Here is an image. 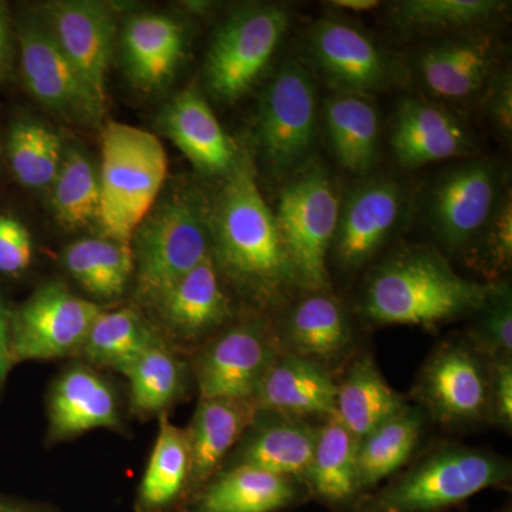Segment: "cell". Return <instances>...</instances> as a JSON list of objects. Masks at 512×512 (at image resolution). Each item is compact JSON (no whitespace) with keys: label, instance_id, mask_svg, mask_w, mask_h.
<instances>
[{"label":"cell","instance_id":"6da1fadb","mask_svg":"<svg viewBox=\"0 0 512 512\" xmlns=\"http://www.w3.org/2000/svg\"><path fill=\"white\" fill-rule=\"evenodd\" d=\"M210 215L212 256L218 271L262 303L278 301L299 284L275 214L245 157L227 175Z\"/></svg>","mask_w":512,"mask_h":512},{"label":"cell","instance_id":"7a4b0ae2","mask_svg":"<svg viewBox=\"0 0 512 512\" xmlns=\"http://www.w3.org/2000/svg\"><path fill=\"white\" fill-rule=\"evenodd\" d=\"M493 286L458 275L433 249H406L377 266L362 309L380 325L427 328L480 311Z\"/></svg>","mask_w":512,"mask_h":512},{"label":"cell","instance_id":"3957f363","mask_svg":"<svg viewBox=\"0 0 512 512\" xmlns=\"http://www.w3.org/2000/svg\"><path fill=\"white\" fill-rule=\"evenodd\" d=\"M168 174L156 134L111 121L101 133L99 227L104 237L131 244L153 211Z\"/></svg>","mask_w":512,"mask_h":512},{"label":"cell","instance_id":"277c9868","mask_svg":"<svg viewBox=\"0 0 512 512\" xmlns=\"http://www.w3.org/2000/svg\"><path fill=\"white\" fill-rule=\"evenodd\" d=\"M138 299L156 308L165 293L212 254L210 214L177 192L153 208L131 239Z\"/></svg>","mask_w":512,"mask_h":512},{"label":"cell","instance_id":"5b68a950","mask_svg":"<svg viewBox=\"0 0 512 512\" xmlns=\"http://www.w3.org/2000/svg\"><path fill=\"white\" fill-rule=\"evenodd\" d=\"M510 477L511 466L504 458L450 447L424 458L357 512H440L507 483Z\"/></svg>","mask_w":512,"mask_h":512},{"label":"cell","instance_id":"8992f818","mask_svg":"<svg viewBox=\"0 0 512 512\" xmlns=\"http://www.w3.org/2000/svg\"><path fill=\"white\" fill-rule=\"evenodd\" d=\"M339 211L335 185L322 164L305 165L282 188L276 224L299 284L313 292H325L329 286L326 261Z\"/></svg>","mask_w":512,"mask_h":512},{"label":"cell","instance_id":"52a82bcc","mask_svg":"<svg viewBox=\"0 0 512 512\" xmlns=\"http://www.w3.org/2000/svg\"><path fill=\"white\" fill-rule=\"evenodd\" d=\"M288 23L289 13L279 5H251L228 16L205 60L212 96L227 103L241 99L271 62Z\"/></svg>","mask_w":512,"mask_h":512},{"label":"cell","instance_id":"ba28073f","mask_svg":"<svg viewBox=\"0 0 512 512\" xmlns=\"http://www.w3.org/2000/svg\"><path fill=\"white\" fill-rule=\"evenodd\" d=\"M258 141L278 173L298 171L318 134V96L311 73L288 60L266 84L258 116Z\"/></svg>","mask_w":512,"mask_h":512},{"label":"cell","instance_id":"9c48e42d","mask_svg":"<svg viewBox=\"0 0 512 512\" xmlns=\"http://www.w3.org/2000/svg\"><path fill=\"white\" fill-rule=\"evenodd\" d=\"M104 306L70 292L60 282L37 289L10 316V362L49 360L79 352Z\"/></svg>","mask_w":512,"mask_h":512},{"label":"cell","instance_id":"30bf717a","mask_svg":"<svg viewBox=\"0 0 512 512\" xmlns=\"http://www.w3.org/2000/svg\"><path fill=\"white\" fill-rule=\"evenodd\" d=\"M495 161L471 160L441 175L429 197V224L450 251L477 244L505 194Z\"/></svg>","mask_w":512,"mask_h":512},{"label":"cell","instance_id":"8fae6325","mask_svg":"<svg viewBox=\"0 0 512 512\" xmlns=\"http://www.w3.org/2000/svg\"><path fill=\"white\" fill-rule=\"evenodd\" d=\"M16 40L23 80L37 101L70 121L93 123L103 116L104 107L63 52L45 19L20 20Z\"/></svg>","mask_w":512,"mask_h":512},{"label":"cell","instance_id":"7c38bea8","mask_svg":"<svg viewBox=\"0 0 512 512\" xmlns=\"http://www.w3.org/2000/svg\"><path fill=\"white\" fill-rule=\"evenodd\" d=\"M403 187L390 178H372L353 187L340 202L332 248L346 271L362 268L389 241L404 211Z\"/></svg>","mask_w":512,"mask_h":512},{"label":"cell","instance_id":"4fadbf2b","mask_svg":"<svg viewBox=\"0 0 512 512\" xmlns=\"http://www.w3.org/2000/svg\"><path fill=\"white\" fill-rule=\"evenodd\" d=\"M419 396L431 416L441 423H474L488 416L490 372L477 350L448 343L424 366Z\"/></svg>","mask_w":512,"mask_h":512},{"label":"cell","instance_id":"5bb4252c","mask_svg":"<svg viewBox=\"0 0 512 512\" xmlns=\"http://www.w3.org/2000/svg\"><path fill=\"white\" fill-rule=\"evenodd\" d=\"M278 355L264 323H239L205 350L197 367L200 399L255 400Z\"/></svg>","mask_w":512,"mask_h":512},{"label":"cell","instance_id":"9a60e30c","mask_svg":"<svg viewBox=\"0 0 512 512\" xmlns=\"http://www.w3.org/2000/svg\"><path fill=\"white\" fill-rule=\"evenodd\" d=\"M43 19L90 92L106 109L107 74L117 32L113 8L93 0H64L46 6Z\"/></svg>","mask_w":512,"mask_h":512},{"label":"cell","instance_id":"2e32d148","mask_svg":"<svg viewBox=\"0 0 512 512\" xmlns=\"http://www.w3.org/2000/svg\"><path fill=\"white\" fill-rule=\"evenodd\" d=\"M309 50L340 93L366 96L393 82L389 56L362 29L345 20L320 19L309 35Z\"/></svg>","mask_w":512,"mask_h":512},{"label":"cell","instance_id":"e0dca14e","mask_svg":"<svg viewBox=\"0 0 512 512\" xmlns=\"http://www.w3.org/2000/svg\"><path fill=\"white\" fill-rule=\"evenodd\" d=\"M497 59L493 37L471 30L426 47L417 60V70L421 83L434 97L463 101L485 90Z\"/></svg>","mask_w":512,"mask_h":512},{"label":"cell","instance_id":"ac0fdd59","mask_svg":"<svg viewBox=\"0 0 512 512\" xmlns=\"http://www.w3.org/2000/svg\"><path fill=\"white\" fill-rule=\"evenodd\" d=\"M390 146L407 170L463 157L473 151L470 130L453 113L429 100H404L394 114Z\"/></svg>","mask_w":512,"mask_h":512},{"label":"cell","instance_id":"d6986e66","mask_svg":"<svg viewBox=\"0 0 512 512\" xmlns=\"http://www.w3.org/2000/svg\"><path fill=\"white\" fill-rule=\"evenodd\" d=\"M338 383L322 363L286 352L276 355L255 396L258 412L289 419H329L335 414Z\"/></svg>","mask_w":512,"mask_h":512},{"label":"cell","instance_id":"ffe728a7","mask_svg":"<svg viewBox=\"0 0 512 512\" xmlns=\"http://www.w3.org/2000/svg\"><path fill=\"white\" fill-rule=\"evenodd\" d=\"M158 124L201 173L228 175L241 160L237 144L197 89L178 93L164 107Z\"/></svg>","mask_w":512,"mask_h":512},{"label":"cell","instance_id":"44dd1931","mask_svg":"<svg viewBox=\"0 0 512 512\" xmlns=\"http://www.w3.org/2000/svg\"><path fill=\"white\" fill-rule=\"evenodd\" d=\"M184 49V28L170 16L137 13L124 23V67L131 82L144 92H157L170 83L183 60Z\"/></svg>","mask_w":512,"mask_h":512},{"label":"cell","instance_id":"7402d4cb","mask_svg":"<svg viewBox=\"0 0 512 512\" xmlns=\"http://www.w3.org/2000/svg\"><path fill=\"white\" fill-rule=\"evenodd\" d=\"M156 309L168 332L184 340L201 338L224 325L232 316L231 302L214 256L211 254L183 276Z\"/></svg>","mask_w":512,"mask_h":512},{"label":"cell","instance_id":"603a6c76","mask_svg":"<svg viewBox=\"0 0 512 512\" xmlns=\"http://www.w3.org/2000/svg\"><path fill=\"white\" fill-rule=\"evenodd\" d=\"M119 426V404L106 380L83 366L72 367L57 379L49 400L53 440Z\"/></svg>","mask_w":512,"mask_h":512},{"label":"cell","instance_id":"cb8c5ba5","mask_svg":"<svg viewBox=\"0 0 512 512\" xmlns=\"http://www.w3.org/2000/svg\"><path fill=\"white\" fill-rule=\"evenodd\" d=\"M258 416L255 400H201L190 429L192 485L204 484Z\"/></svg>","mask_w":512,"mask_h":512},{"label":"cell","instance_id":"d4e9b609","mask_svg":"<svg viewBox=\"0 0 512 512\" xmlns=\"http://www.w3.org/2000/svg\"><path fill=\"white\" fill-rule=\"evenodd\" d=\"M261 414L265 419L258 426L252 424L254 430L239 448L235 466L254 467L292 480L305 477L311 466L318 429L305 420Z\"/></svg>","mask_w":512,"mask_h":512},{"label":"cell","instance_id":"484cf974","mask_svg":"<svg viewBox=\"0 0 512 512\" xmlns=\"http://www.w3.org/2000/svg\"><path fill=\"white\" fill-rule=\"evenodd\" d=\"M298 498L292 478L234 466L201 491L192 512H276Z\"/></svg>","mask_w":512,"mask_h":512},{"label":"cell","instance_id":"4316f807","mask_svg":"<svg viewBox=\"0 0 512 512\" xmlns=\"http://www.w3.org/2000/svg\"><path fill=\"white\" fill-rule=\"evenodd\" d=\"M404 407L403 397L386 382L372 357L357 359L338 384L336 419L359 441Z\"/></svg>","mask_w":512,"mask_h":512},{"label":"cell","instance_id":"83f0119b","mask_svg":"<svg viewBox=\"0 0 512 512\" xmlns=\"http://www.w3.org/2000/svg\"><path fill=\"white\" fill-rule=\"evenodd\" d=\"M326 133L330 148L342 167L365 174L379 157V114L360 94L339 93L325 106Z\"/></svg>","mask_w":512,"mask_h":512},{"label":"cell","instance_id":"f1b7e54d","mask_svg":"<svg viewBox=\"0 0 512 512\" xmlns=\"http://www.w3.org/2000/svg\"><path fill=\"white\" fill-rule=\"evenodd\" d=\"M284 338L289 352L320 363L345 352L352 342V329L340 303L325 292H316L293 306Z\"/></svg>","mask_w":512,"mask_h":512},{"label":"cell","instance_id":"f546056e","mask_svg":"<svg viewBox=\"0 0 512 512\" xmlns=\"http://www.w3.org/2000/svg\"><path fill=\"white\" fill-rule=\"evenodd\" d=\"M357 448L359 440L336 419L335 414L318 429L315 451L305 478L315 494L326 503H348L362 490Z\"/></svg>","mask_w":512,"mask_h":512},{"label":"cell","instance_id":"4dcf8cb0","mask_svg":"<svg viewBox=\"0 0 512 512\" xmlns=\"http://www.w3.org/2000/svg\"><path fill=\"white\" fill-rule=\"evenodd\" d=\"M191 453L187 430L174 426L161 414L160 430L138 490L141 512H164L181 497L190 483Z\"/></svg>","mask_w":512,"mask_h":512},{"label":"cell","instance_id":"1f68e13d","mask_svg":"<svg viewBox=\"0 0 512 512\" xmlns=\"http://www.w3.org/2000/svg\"><path fill=\"white\" fill-rule=\"evenodd\" d=\"M63 264L77 284L100 299L123 295L134 275L131 244L104 235L72 242L64 249Z\"/></svg>","mask_w":512,"mask_h":512},{"label":"cell","instance_id":"d6a6232c","mask_svg":"<svg viewBox=\"0 0 512 512\" xmlns=\"http://www.w3.org/2000/svg\"><path fill=\"white\" fill-rule=\"evenodd\" d=\"M161 340L140 312L134 308L103 312L80 346L79 353L94 365L124 373L138 356Z\"/></svg>","mask_w":512,"mask_h":512},{"label":"cell","instance_id":"836d02e7","mask_svg":"<svg viewBox=\"0 0 512 512\" xmlns=\"http://www.w3.org/2000/svg\"><path fill=\"white\" fill-rule=\"evenodd\" d=\"M421 431L423 413L406 406L402 412L363 437L357 448L362 490L375 487L399 471L416 450Z\"/></svg>","mask_w":512,"mask_h":512},{"label":"cell","instance_id":"e575fe53","mask_svg":"<svg viewBox=\"0 0 512 512\" xmlns=\"http://www.w3.org/2000/svg\"><path fill=\"white\" fill-rule=\"evenodd\" d=\"M508 5L498 0H404L394 5L393 18L407 32L453 36L480 29Z\"/></svg>","mask_w":512,"mask_h":512},{"label":"cell","instance_id":"d590c367","mask_svg":"<svg viewBox=\"0 0 512 512\" xmlns=\"http://www.w3.org/2000/svg\"><path fill=\"white\" fill-rule=\"evenodd\" d=\"M53 215L67 229L99 225V170L80 147H64L62 164L49 188Z\"/></svg>","mask_w":512,"mask_h":512},{"label":"cell","instance_id":"8d00e7d4","mask_svg":"<svg viewBox=\"0 0 512 512\" xmlns=\"http://www.w3.org/2000/svg\"><path fill=\"white\" fill-rule=\"evenodd\" d=\"M63 151L62 138L42 121L23 117L10 127V170L29 190H49L62 164Z\"/></svg>","mask_w":512,"mask_h":512},{"label":"cell","instance_id":"74e56055","mask_svg":"<svg viewBox=\"0 0 512 512\" xmlns=\"http://www.w3.org/2000/svg\"><path fill=\"white\" fill-rule=\"evenodd\" d=\"M123 375L138 414L164 413L183 389L184 367L163 339L138 356Z\"/></svg>","mask_w":512,"mask_h":512},{"label":"cell","instance_id":"f35d334b","mask_svg":"<svg viewBox=\"0 0 512 512\" xmlns=\"http://www.w3.org/2000/svg\"><path fill=\"white\" fill-rule=\"evenodd\" d=\"M483 312L473 332L474 350L491 360L511 357L512 296L510 284L494 285L485 301Z\"/></svg>","mask_w":512,"mask_h":512},{"label":"cell","instance_id":"ab89813d","mask_svg":"<svg viewBox=\"0 0 512 512\" xmlns=\"http://www.w3.org/2000/svg\"><path fill=\"white\" fill-rule=\"evenodd\" d=\"M477 242H484L488 269L494 274L510 269L512 259V198L505 191L497 210Z\"/></svg>","mask_w":512,"mask_h":512},{"label":"cell","instance_id":"60d3db41","mask_svg":"<svg viewBox=\"0 0 512 512\" xmlns=\"http://www.w3.org/2000/svg\"><path fill=\"white\" fill-rule=\"evenodd\" d=\"M33 241L29 229L12 215H0V272L19 275L32 264Z\"/></svg>","mask_w":512,"mask_h":512},{"label":"cell","instance_id":"b9f144b4","mask_svg":"<svg viewBox=\"0 0 512 512\" xmlns=\"http://www.w3.org/2000/svg\"><path fill=\"white\" fill-rule=\"evenodd\" d=\"M484 109L488 119L510 140L512 133V77L510 70L493 74L484 90Z\"/></svg>","mask_w":512,"mask_h":512},{"label":"cell","instance_id":"7bdbcfd3","mask_svg":"<svg viewBox=\"0 0 512 512\" xmlns=\"http://www.w3.org/2000/svg\"><path fill=\"white\" fill-rule=\"evenodd\" d=\"M488 417L501 429L512 427V362L511 357L493 360L490 370V407Z\"/></svg>","mask_w":512,"mask_h":512},{"label":"cell","instance_id":"ee69618b","mask_svg":"<svg viewBox=\"0 0 512 512\" xmlns=\"http://www.w3.org/2000/svg\"><path fill=\"white\" fill-rule=\"evenodd\" d=\"M13 33L8 10L0 3V82L9 76L13 63Z\"/></svg>","mask_w":512,"mask_h":512},{"label":"cell","instance_id":"f6af8a7d","mask_svg":"<svg viewBox=\"0 0 512 512\" xmlns=\"http://www.w3.org/2000/svg\"><path fill=\"white\" fill-rule=\"evenodd\" d=\"M9 326L10 315L6 311L5 303L0 298V367L3 372H8L10 363L9 353Z\"/></svg>","mask_w":512,"mask_h":512},{"label":"cell","instance_id":"bcb514c9","mask_svg":"<svg viewBox=\"0 0 512 512\" xmlns=\"http://www.w3.org/2000/svg\"><path fill=\"white\" fill-rule=\"evenodd\" d=\"M330 5H333V8L362 13L379 8L380 2H377V0H333Z\"/></svg>","mask_w":512,"mask_h":512},{"label":"cell","instance_id":"7dc6e473","mask_svg":"<svg viewBox=\"0 0 512 512\" xmlns=\"http://www.w3.org/2000/svg\"><path fill=\"white\" fill-rule=\"evenodd\" d=\"M0 512H33V511L23 510V508L13 507V505L0 503Z\"/></svg>","mask_w":512,"mask_h":512},{"label":"cell","instance_id":"c3c4849f","mask_svg":"<svg viewBox=\"0 0 512 512\" xmlns=\"http://www.w3.org/2000/svg\"><path fill=\"white\" fill-rule=\"evenodd\" d=\"M6 373L3 372L2 367H0V382H2L3 377H5Z\"/></svg>","mask_w":512,"mask_h":512}]
</instances>
